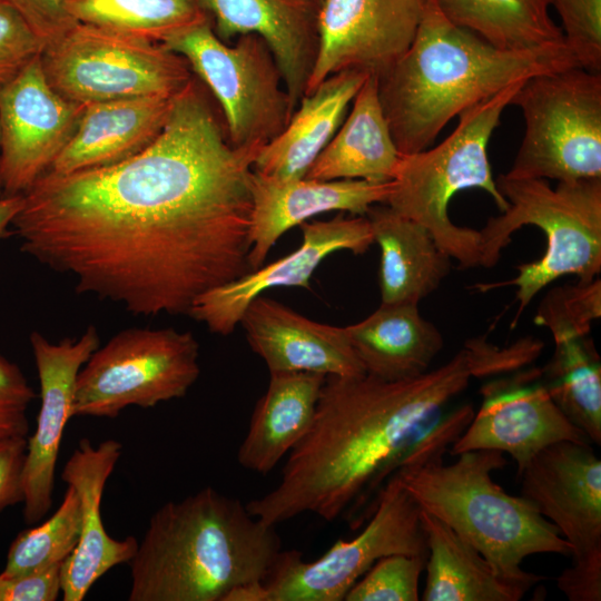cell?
<instances>
[{
  "instance_id": "25",
  "label": "cell",
  "mask_w": 601,
  "mask_h": 601,
  "mask_svg": "<svg viewBox=\"0 0 601 601\" xmlns=\"http://www.w3.org/2000/svg\"><path fill=\"white\" fill-rule=\"evenodd\" d=\"M401 158L380 101L377 77L370 75L355 95L348 115L305 178L390 183Z\"/></svg>"
},
{
  "instance_id": "5",
  "label": "cell",
  "mask_w": 601,
  "mask_h": 601,
  "mask_svg": "<svg viewBox=\"0 0 601 601\" xmlns=\"http://www.w3.org/2000/svg\"><path fill=\"white\" fill-rule=\"evenodd\" d=\"M440 452L398 467L403 486L421 509L475 548L502 578L532 587L544 578L523 571L536 553L571 554L556 526L524 497L508 494L492 477L506 465L504 453L475 450L451 464Z\"/></svg>"
},
{
  "instance_id": "36",
  "label": "cell",
  "mask_w": 601,
  "mask_h": 601,
  "mask_svg": "<svg viewBox=\"0 0 601 601\" xmlns=\"http://www.w3.org/2000/svg\"><path fill=\"white\" fill-rule=\"evenodd\" d=\"M562 22L566 47L578 67L601 70V0H549Z\"/></svg>"
},
{
  "instance_id": "24",
  "label": "cell",
  "mask_w": 601,
  "mask_h": 601,
  "mask_svg": "<svg viewBox=\"0 0 601 601\" xmlns=\"http://www.w3.org/2000/svg\"><path fill=\"white\" fill-rule=\"evenodd\" d=\"M367 76L358 70L336 72L304 95L283 131L257 152L253 170L277 179L304 178Z\"/></svg>"
},
{
  "instance_id": "16",
  "label": "cell",
  "mask_w": 601,
  "mask_h": 601,
  "mask_svg": "<svg viewBox=\"0 0 601 601\" xmlns=\"http://www.w3.org/2000/svg\"><path fill=\"white\" fill-rule=\"evenodd\" d=\"M428 0H321L318 51L305 95L344 70L380 77L410 47Z\"/></svg>"
},
{
  "instance_id": "32",
  "label": "cell",
  "mask_w": 601,
  "mask_h": 601,
  "mask_svg": "<svg viewBox=\"0 0 601 601\" xmlns=\"http://www.w3.org/2000/svg\"><path fill=\"white\" fill-rule=\"evenodd\" d=\"M77 22L154 42L208 19L196 0H68Z\"/></svg>"
},
{
  "instance_id": "22",
  "label": "cell",
  "mask_w": 601,
  "mask_h": 601,
  "mask_svg": "<svg viewBox=\"0 0 601 601\" xmlns=\"http://www.w3.org/2000/svg\"><path fill=\"white\" fill-rule=\"evenodd\" d=\"M239 324L269 373L366 374L345 327L317 323L263 295L247 306Z\"/></svg>"
},
{
  "instance_id": "12",
  "label": "cell",
  "mask_w": 601,
  "mask_h": 601,
  "mask_svg": "<svg viewBox=\"0 0 601 601\" xmlns=\"http://www.w3.org/2000/svg\"><path fill=\"white\" fill-rule=\"evenodd\" d=\"M421 508L392 473L366 513L368 524L352 540L335 542L321 558L280 551L264 580L269 601H342L352 585L381 558H427Z\"/></svg>"
},
{
  "instance_id": "37",
  "label": "cell",
  "mask_w": 601,
  "mask_h": 601,
  "mask_svg": "<svg viewBox=\"0 0 601 601\" xmlns=\"http://www.w3.org/2000/svg\"><path fill=\"white\" fill-rule=\"evenodd\" d=\"M46 46L23 17L0 0V87L41 56Z\"/></svg>"
},
{
  "instance_id": "39",
  "label": "cell",
  "mask_w": 601,
  "mask_h": 601,
  "mask_svg": "<svg viewBox=\"0 0 601 601\" xmlns=\"http://www.w3.org/2000/svg\"><path fill=\"white\" fill-rule=\"evenodd\" d=\"M28 22L46 45L59 39L78 22L68 9V0H6Z\"/></svg>"
},
{
  "instance_id": "45",
  "label": "cell",
  "mask_w": 601,
  "mask_h": 601,
  "mask_svg": "<svg viewBox=\"0 0 601 601\" xmlns=\"http://www.w3.org/2000/svg\"><path fill=\"white\" fill-rule=\"evenodd\" d=\"M317 1L319 2L321 0H317Z\"/></svg>"
},
{
  "instance_id": "4",
  "label": "cell",
  "mask_w": 601,
  "mask_h": 601,
  "mask_svg": "<svg viewBox=\"0 0 601 601\" xmlns=\"http://www.w3.org/2000/svg\"><path fill=\"white\" fill-rule=\"evenodd\" d=\"M280 551L275 525L207 486L151 515L128 562V600L223 601L239 584L264 581Z\"/></svg>"
},
{
  "instance_id": "2",
  "label": "cell",
  "mask_w": 601,
  "mask_h": 601,
  "mask_svg": "<svg viewBox=\"0 0 601 601\" xmlns=\"http://www.w3.org/2000/svg\"><path fill=\"white\" fill-rule=\"evenodd\" d=\"M524 362L518 342L501 347L477 336L465 341L450 361L416 377L327 375L313 423L288 453L279 483L250 500L248 512L275 526L306 512L326 521L348 508L354 514L471 378L504 375Z\"/></svg>"
},
{
  "instance_id": "31",
  "label": "cell",
  "mask_w": 601,
  "mask_h": 601,
  "mask_svg": "<svg viewBox=\"0 0 601 601\" xmlns=\"http://www.w3.org/2000/svg\"><path fill=\"white\" fill-rule=\"evenodd\" d=\"M541 368L546 390L563 414L597 445L601 444V365L585 337L554 341Z\"/></svg>"
},
{
  "instance_id": "3",
  "label": "cell",
  "mask_w": 601,
  "mask_h": 601,
  "mask_svg": "<svg viewBox=\"0 0 601 601\" xmlns=\"http://www.w3.org/2000/svg\"><path fill=\"white\" fill-rule=\"evenodd\" d=\"M578 67L564 41L497 49L452 23L428 0L406 51L377 78L378 96L402 155L424 150L467 108L535 75Z\"/></svg>"
},
{
  "instance_id": "8",
  "label": "cell",
  "mask_w": 601,
  "mask_h": 601,
  "mask_svg": "<svg viewBox=\"0 0 601 601\" xmlns=\"http://www.w3.org/2000/svg\"><path fill=\"white\" fill-rule=\"evenodd\" d=\"M161 45L181 56L208 88L234 148L257 155L286 127L294 109L278 63L257 35L239 36L230 46L207 19Z\"/></svg>"
},
{
  "instance_id": "41",
  "label": "cell",
  "mask_w": 601,
  "mask_h": 601,
  "mask_svg": "<svg viewBox=\"0 0 601 601\" xmlns=\"http://www.w3.org/2000/svg\"><path fill=\"white\" fill-rule=\"evenodd\" d=\"M27 437L0 441V511L22 502L21 472Z\"/></svg>"
},
{
  "instance_id": "44",
  "label": "cell",
  "mask_w": 601,
  "mask_h": 601,
  "mask_svg": "<svg viewBox=\"0 0 601 601\" xmlns=\"http://www.w3.org/2000/svg\"><path fill=\"white\" fill-rule=\"evenodd\" d=\"M1 196H2V194H1V187H0V197H1Z\"/></svg>"
},
{
  "instance_id": "10",
  "label": "cell",
  "mask_w": 601,
  "mask_h": 601,
  "mask_svg": "<svg viewBox=\"0 0 601 601\" xmlns=\"http://www.w3.org/2000/svg\"><path fill=\"white\" fill-rule=\"evenodd\" d=\"M49 83L80 104L173 97L193 79L187 61L159 42L78 22L41 55Z\"/></svg>"
},
{
  "instance_id": "6",
  "label": "cell",
  "mask_w": 601,
  "mask_h": 601,
  "mask_svg": "<svg viewBox=\"0 0 601 601\" xmlns=\"http://www.w3.org/2000/svg\"><path fill=\"white\" fill-rule=\"evenodd\" d=\"M509 203L506 210L491 217L479 230L481 267L496 265L514 231L533 225L544 231L546 249L534 262L516 266L518 276L504 283L477 285L490 289L515 286L518 312L513 325L533 297L550 283L565 275L589 283L601 272V178L559 181L552 188L546 179H495Z\"/></svg>"
},
{
  "instance_id": "27",
  "label": "cell",
  "mask_w": 601,
  "mask_h": 601,
  "mask_svg": "<svg viewBox=\"0 0 601 601\" xmlns=\"http://www.w3.org/2000/svg\"><path fill=\"white\" fill-rule=\"evenodd\" d=\"M381 250V304H417L439 288L451 269V257L421 224L387 205L366 213Z\"/></svg>"
},
{
  "instance_id": "17",
  "label": "cell",
  "mask_w": 601,
  "mask_h": 601,
  "mask_svg": "<svg viewBox=\"0 0 601 601\" xmlns=\"http://www.w3.org/2000/svg\"><path fill=\"white\" fill-rule=\"evenodd\" d=\"M40 384V408L33 434L27 439L21 472L22 514L28 525L40 522L52 508L56 466L63 430L73 417L76 378L99 347L95 326L77 338L51 343L41 333L30 334Z\"/></svg>"
},
{
  "instance_id": "38",
  "label": "cell",
  "mask_w": 601,
  "mask_h": 601,
  "mask_svg": "<svg viewBox=\"0 0 601 601\" xmlns=\"http://www.w3.org/2000/svg\"><path fill=\"white\" fill-rule=\"evenodd\" d=\"M36 398L19 366L0 353V441L27 437V410Z\"/></svg>"
},
{
  "instance_id": "40",
  "label": "cell",
  "mask_w": 601,
  "mask_h": 601,
  "mask_svg": "<svg viewBox=\"0 0 601 601\" xmlns=\"http://www.w3.org/2000/svg\"><path fill=\"white\" fill-rule=\"evenodd\" d=\"M61 566L28 574L0 573V601H55L61 593Z\"/></svg>"
},
{
  "instance_id": "13",
  "label": "cell",
  "mask_w": 601,
  "mask_h": 601,
  "mask_svg": "<svg viewBox=\"0 0 601 601\" xmlns=\"http://www.w3.org/2000/svg\"><path fill=\"white\" fill-rule=\"evenodd\" d=\"M521 496L571 546L556 578L570 601L601 600V461L590 444L562 441L539 452L519 475Z\"/></svg>"
},
{
  "instance_id": "30",
  "label": "cell",
  "mask_w": 601,
  "mask_h": 601,
  "mask_svg": "<svg viewBox=\"0 0 601 601\" xmlns=\"http://www.w3.org/2000/svg\"><path fill=\"white\" fill-rule=\"evenodd\" d=\"M441 12L491 46L526 50L564 41L549 0H434Z\"/></svg>"
},
{
  "instance_id": "11",
  "label": "cell",
  "mask_w": 601,
  "mask_h": 601,
  "mask_svg": "<svg viewBox=\"0 0 601 601\" xmlns=\"http://www.w3.org/2000/svg\"><path fill=\"white\" fill-rule=\"evenodd\" d=\"M190 332L127 328L90 355L75 385L73 416L116 418L130 405L154 407L185 396L200 374Z\"/></svg>"
},
{
  "instance_id": "19",
  "label": "cell",
  "mask_w": 601,
  "mask_h": 601,
  "mask_svg": "<svg viewBox=\"0 0 601 601\" xmlns=\"http://www.w3.org/2000/svg\"><path fill=\"white\" fill-rule=\"evenodd\" d=\"M121 452L117 440L92 445L83 437L63 465L61 480L76 490L81 505L79 542L61 566L63 601L83 600L96 581L114 566L128 563L137 551L135 536L114 539L101 520L104 489Z\"/></svg>"
},
{
  "instance_id": "23",
  "label": "cell",
  "mask_w": 601,
  "mask_h": 601,
  "mask_svg": "<svg viewBox=\"0 0 601 601\" xmlns=\"http://www.w3.org/2000/svg\"><path fill=\"white\" fill-rule=\"evenodd\" d=\"M173 97L150 96L85 105L77 129L49 171L69 174L122 161L162 130Z\"/></svg>"
},
{
  "instance_id": "29",
  "label": "cell",
  "mask_w": 601,
  "mask_h": 601,
  "mask_svg": "<svg viewBox=\"0 0 601 601\" xmlns=\"http://www.w3.org/2000/svg\"><path fill=\"white\" fill-rule=\"evenodd\" d=\"M427 558L424 601H519L530 587L500 577L467 541L421 509Z\"/></svg>"
},
{
  "instance_id": "34",
  "label": "cell",
  "mask_w": 601,
  "mask_h": 601,
  "mask_svg": "<svg viewBox=\"0 0 601 601\" xmlns=\"http://www.w3.org/2000/svg\"><path fill=\"white\" fill-rule=\"evenodd\" d=\"M601 316L600 278L550 289L541 300L533 322L551 333L553 341L583 338L592 322Z\"/></svg>"
},
{
  "instance_id": "7",
  "label": "cell",
  "mask_w": 601,
  "mask_h": 601,
  "mask_svg": "<svg viewBox=\"0 0 601 601\" xmlns=\"http://www.w3.org/2000/svg\"><path fill=\"white\" fill-rule=\"evenodd\" d=\"M523 81L461 112L456 128L436 147L402 155L392 180L385 205L424 226L460 268L480 266V234L455 225L449 217V203L461 190L479 188L501 213L508 209L492 175L487 145Z\"/></svg>"
},
{
  "instance_id": "28",
  "label": "cell",
  "mask_w": 601,
  "mask_h": 601,
  "mask_svg": "<svg viewBox=\"0 0 601 601\" xmlns=\"http://www.w3.org/2000/svg\"><path fill=\"white\" fill-rule=\"evenodd\" d=\"M345 331L365 373L385 381L427 372L444 345L442 333L421 315L417 304H381Z\"/></svg>"
},
{
  "instance_id": "18",
  "label": "cell",
  "mask_w": 601,
  "mask_h": 601,
  "mask_svg": "<svg viewBox=\"0 0 601 601\" xmlns=\"http://www.w3.org/2000/svg\"><path fill=\"white\" fill-rule=\"evenodd\" d=\"M302 245L292 254L214 287L195 298L187 315L218 335H229L247 306L275 287L311 288L315 269L332 253H365L374 243L367 217L338 215L325 221L300 224Z\"/></svg>"
},
{
  "instance_id": "42",
  "label": "cell",
  "mask_w": 601,
  "mask_h": 601,
  "mask_svg": "<svg viewBox=\"0 0 601 601\" xmlns=\"http://www.w3.org/2000/svg\"><path fill=\"white\" fill-rule=\"evenodd\" d=\"M223 601H269L264 581H252L233 588Z\"/></svg>"
},
{
  "instance_id": "20",
  "label": "cell",
  "mask_w": 601,
  "mask_h": 601,
  "mask_svg": "<svg viewBox=\"0 0 601 601\" xmlns=\"http://www.w3.org/2000/svg\"><path fill=\"white\" fill-rule=\"evenodd\" d=\"M390 183L359 179L316 180L277 179L252 171V213L249 225L250 270L263 266L270 248L288 229L328 211L366 215L377 204H385Z\"/></svg>"
},
{
  "instance_id": "15",
  "label": "cell",
  "mask_w": 601,
  "mask_h": 601,
  "mask_svg": "<svg viewBox=\"0 0 601 601\" xmlns=\"http://www.w3.org/2000/svg\"><path fill=\"white\" fill-rule=\"evenodd\" d=\"M480 410L451 445L450 453L496 450L510 454L518 475L551 444L571 441L590 444L550 396L541 368L518 370L482 385Z\"/></svg>"
},
{
  "instance_id": "26",
  "label": "cell",
  "mask_w": 601,
  "mask_h": 601,
  "mask_svg": "<svg viewBox=\"0 0 601 601\" xmlns=\"http://www.w3.org/2000/svg\"><path fill=\"white\" fill-rule=\"evenodd\" d=\"M325 378L312 372H270L237 452L244 469L266 475L297 445L313 423Z\"/></svg>"
},
{
  "instance_id": "35",
  "label": "cell",
  "mask_w": 601,
  "mask_h": 601,
  "mask_svg": "<svg viewBox=\"0 0 601 601\" xmlns=\"http://www.w3.org/2000/svg\"><path fill=\"white\" fill-rule=\"evenodd\" d=\"M426 558L391 554L378 559L348 590L346 601H417Z\"/></svg>"
},
{
  "instance_id": "1",
  "label": "cell",
  "mask_w": 601,
  "mask_h": 601,
  "mask_svg": "<svg viewBox=\"0 0 601 601\" xmlns=\"http://www.w3.org/2000/svg\"><path fill=\"white\" fill-rule=\"evenodd\" d=\"M220 111L193 77L157 138L136 155L47 171L12 220L21 249L77 293L135 315L187 314L200 294L250 272V175Z\"/></svg>"
},
{
  "instance_id": "9",
  "label": "cell",
  "mask_w": 601,
  "mask_h": 601,
  "mask_svg": "<svg viewBox=\"0 0 601 601\" xmlns=\"http://www.w3.org/2000/svg\"><path fill=\"white\" fill-rule=\"evenodd\" d=\"M524 135L509 178H601V75L580 67L535 75L511 100Z\"/></svg>"
},
{
  "instance_id": "33",
  "label": "cell",
  "mask_w": 601,
  "mask_h": 601,
  "mask_svg": "<svg viewBox=\"0 0 601 601\" xmlns=\"http://www.w3.org/2000/svg\"><path fill=\"white\" fill-rule=\"evenodd\" d=\"M81 531V505L67 485L61 504L45 522L20 532L12 541L3 575L28 574L62 564L76 549Z\"/></svg>"
},
{
  "instance_id": "43",
  "label": "cell",
  "mask_w": 601,
  "mask_h": 601,
  "mask_svg": "<svg viewBox=\"0 0 601 601\" xmlns=\"http://www.w3.org/2000/svg\"><path fill=\"white\" fill-rule=\"evenodd\" d=\"M21 206L22 195L0 197V239L11 235L9 229Z\"/></svg>"
},
{
  "instance_id": "21",
  "label": "cell",
  "mask_w": 601,
  "mask_h": 601,
  "mask_svg": "<svg viewBox=\"0 0 601 601\" xmlns=\"http://www.w3.org/2000/svg\"><path fill=\"white\" fill-rule=\"evenodd\" d=\"M214 32L227 42L260 37L273 52L295 111L305 95L317 51V0H196Z\"/></svg>"
},
{
  "instance_id": "14",
  "label": "cell",
  "mask_w": 601,
  "mask_h": 601,
  "mask_svg": "<svg viewBox=\"0 0 601 601\" xmlns=\"http://www.w3.org/2000/svg\"><path fill=\"white\" fill-rule=\"evenodd\" d=\"M85 106L48 81L41 56L0 87V187L24 194L51 168L73 136Z\"/></svg>"
}]
</instances>
